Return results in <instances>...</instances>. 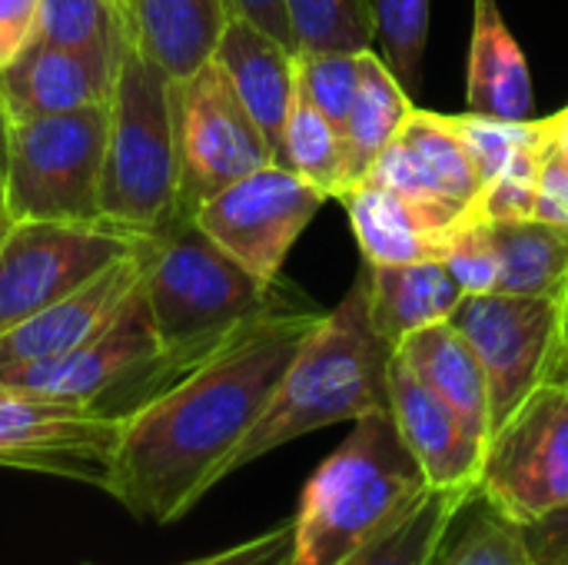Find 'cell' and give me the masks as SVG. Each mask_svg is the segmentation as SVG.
Instances as JSON below:
<instances>
[{
  "label": "cell",
  "instance_id": "d6a6232c",
  "mask_svg": "<svg viewBox=\"0 0 568 565\" xmlns=\"http://www.w3.org/2000/svg\"><path fill=\"white\" fill-rule=\"evenodd\" d=\"M296 87L336 130H343L359 90V50L296 53Z\"/></svg>",
  "mask_w": 568,
  "mask_h": 565
},
{
  "label": "cell",
  "instance_id": "f1b7e54d",
  "mask_svg": "<svg viewBox=\"0 0 568 565\" xmlns=\"http://www.w3.org/2000/svg\"><path fill=\"white\" fill-rule=\"evenodd\" d=\"M466 526L453 543H443L433 565H532L523 526L476 496L466 506Z\"/></svg>",
  "mask_w": 568,
  "mask_h": 565
},
{
  "label": "cell",
  "instance_id": "e575fe53",
  "mask_svg": "<svg viewBox=\"0 0 568 565\" xmlns=\"http://www.w3.org/2000/svg\"><path fill=\"white\" fill-rule=\"evenodd\" d=\"M443 263L449 266V273L456 276V283L463 286L466 296H483V293H496L499 286V256L489 236V223L469 216L459 233L453 236Z\"/></svg>",
  "mask_w": 568,
  "mask_h": 565
},
{
  "label": "cell",
  "instance_id": "7402d4cb",
  "mask_svg": "<svg viewBox=\"0 0 568 565\" xmlns=\"http://www.w3.org/2000/svg\"><path fill=\"white\" fill-rule=\"evenodd\" d=\"M396 356L466 423L483 446L489 443V383L476 350L449 320L406 336L396 346Z\"/></svg>",
  "mask_w": 568,
  "mask_h": 565
},
{
  "label": "cell",
  "instance_id": "4316f807",
  "mask_svg": "<svg viewBox=\"0 0 568 565\" xmlns=\"http://www.w3.org/2000/svg\"><path fill=\"white\" fill-rule=\"evenodd\" d=\"M276 163L303 176L310 186H316L326 200L346 193V157H343V137L339 130L310 103V97L296 87L283 140L276 150Z\"/></svg>",
  "mask_w": 568,
  "mask_h": 565
},
{
  "label": "cell",
  "instance_id": "ba28073f",
  "mask_svg": "<svg viewBox=\"0 0 568 565\" xmlns=\"http://www.w3.org/2000/svg\"><path fill=\"white\" fill-rule=\"evenodd\" d=\"M173 127L180 170L176 216H193L200 203L233 180L276 163L273 143L240 103L213 57L186 80H173Z\"/></svg>",
  "mask_w": 568,
  "mask_h": 565
},
{
  "label": "cell",
  "instance_id": "277c9868",
  "mask_svg": "<svg viewBox=\"0 0 568 565\" xmlns=\"http://www.w3.org/2000/svg\"><path fill=\"white\" fill-rule=\"evenodd\" d=\"M143 296L160 340L163 380H176L280 303L276 283L266 286L246 273L193 216H173L150 236Z\"/></svg>",
  "mask_w": 568,
  "mask_h": 565
},
{
  "label": "cell",
  "instance_id": "8d00e7d4",
  "mask_svg": "<svg viewBox=\"0 0 568 565\" xmlns=\"http://www.w3.org/2000/svg\"><path fill=\"white\" fill-rule=\"evenodd\" d=\"M290 556H293V519L280 523L233 549H223V553H213V556H203V559L186 565H290Z\"/></svg>",
  "mask_w": 568,
  "mask_h": 565
},
{
  "label": "cell",
  "instance_id": "b9f144b4",
  "mask_svg": "<svg viewBox=\"0 0 568 565\" xmlns=\"http://www.w3.org/2000/svg\"><path fill=\"white\" fill-rule=\"evenodd\" d=\"M549 380L568 386V346L559 350V356H556V363H552V370H549Z\"/></svg>",
  "mask_w": 568,
  "mask_h": 565
},
{
  "label": "cell",
  "instance_id": "7c38bea8",
  "mask_svg": "<svg viewBox=\"0 0 568 565\" xmlns=\"http://www.w3.org/2000/svg\"><path fill=\"white\" fill-rule=\"evenodd\" d=\"M120 440V413L67 403L0 380V466L63 476L103 490Z\"/></svg>",
  "mask_w": 568,
  "mask_h": 565
},
{
  "label": "cell",
  "instance_id": "9a60e30c",
  "mask_svg": "<svg viewBox=\"0 0 568 565\" xmlns=\"http://www.w3.org/2000/svg\"><path fill=\"white\" fill-rule=\"evenodd\" d=\"M150 236L133 253H126L123 260L110 263L100 276L83 283L80 290L0 330V370L60 356L87 343L97 330H103L116 316V310L130 300V293L143 283Z\"/></svg>",
  "mask_w": 568,
  "mask_h": 565
},
{
  "label": "cell",
  "instance_id": "484cf974",
  "mask_svg": "<svg viewBox=\"0 0 568 565\" xmlns=\"http://www.w3.org/2000/svg\"><path fill=\"white\" fill-rule=\"evenodd\" d=\"M479 493L429 490L403 519H396L389 529H383L336 565H433L463 509Z\"/></svg>",
  "mask_w": 568,
  "mask_h": 565
},
{
  "label": "cell",
  "instance_id": "3957f363",
  "mask_svg": "<svg viewBox=\"0 0 568 565\" xmlns=\"http://www.w3.org/2000/svg\"><path fill=\"white\" fill-rule=\"evenodd\" d=\"M429 483L406 450L393 413L376 410L310 476L293 516L290 565H336L403 519Z\"/></svg>",
  "mask_w": 568,
  "mask_h": 565
},
{
  "label": "cell",
  "instance_id": "60d3db41",
  "mask_svg": "<svg viewBox=\"0 0 568 565\" xmlns=\"http://www.w3.org/2000/svg\"><path fill=\"white\" fill-rule=\"evenodd\" d=\"M552 117H556V150L562 153V160L568 163V107L552 113Z\"/></svg>",
  "mask_w": 568,
  "mask_h": 565
},
{
  "label": "cell",
  "instance_id": "f35d334b",
  "mask_svg": "<svg viewBox=\"0 0 568 565\" xmlns=\"http://www.w3.org/2000/svg\"><path fill=\"white\" fill-rule=\"evenodd\" d=\"M523 536L532 565H568V506L532 526H523Z\"/></svg>",
  "mask_w": 568,
  "mask_h": 565
},
{
  "label": "cell",
  "instance_id": "e0dca14e",
  "mask_svg": "<svg viewBox=\"0 0 568 565\" xmlns=\"http://www.w3.org/2000/svg\"><path fill=\"white\" fill-rule=\"evenodd\" d=\"M116 47H60L33 40L10 67L0 70V117L103 107L113 87Z\"/></svg>",
  "mask_w": 568,
  "mask_h": 565
},
{
  "label": "cell",
  "instance_id": "d4e9b609",
  "mask_svg": "<svg viewBox=\"0 0 568 565\" xmlns=\"http://www.w3.org/2000/svg\"><path fill=\"white\" fill-rule=\"evenodd\" d=\"M499 256L496 293L513 296H556L568 286V230L546 220H499L489 223Z\"/></svg>",
  "mask_w": 568,
  "mask_h": 565
},
{
  "label": "cell",
  "instance_id": "4fadbf2b",
  "mask_svg": "<svg viewBox=\"0 0 568 565\" xmlns=\"http://www.w3.org/2000/svg\"><path fill=\"white\" fill-rule=\"evenodd\" d=\"M0 380L20 390H33L40 396L100 406V410L110 393H116L133 380L160 386L163 380L160 340L150 320L143 283L130 293V300L116 310V316L103 330H97L87 343L50 360L3 366Z\"/></svg>",
  "mask_w": 568,
  "mask_h": 565
},
{
  "label": "cell",
  "instance_id": "cb8c5ba5",
  "mask_svg": "<svg viewBox=\"0 0 568 565\" xmlns=\"http://www.w3.org/2000/svg\"><path fill=\"white\" fill-rule=\"evenodd\" d=\"M409 110L413 100L406 87L396 80V73L386 67V60L373 47L359 50V90L339 130L346 157V190L369 173V167L396 137Z\"/></svg>",
  "mask_w": 568,
  "mask_h": 565
},
{
  "label": "cell",
  "instance_id": "7bdbcfd3",
  "mask_svg": "<svg viewBox=\"0 0 568 565\" xmlns=\"http://www.w3.org/2000/svg\"><path fill=\"white\" fill-rule=\"evenodd\" d=\"M562 346H568V303H562Z\"/></svg>",
  "mask_w": 568,
  "mask_h": 565
},
{
  "label": "cell",
  "instance_id": "44dd1931",
  "mask_svg": "<svg viewBox=\"0 0 568 565\" xmlns=\"http://www.w3.org/2000/svg\"><path fill=\"white\" fill-rule=\"evenodd\" d=\"M230 10V0H126L123 23L170 80H186L213 57Z\"/></svg>",
  "mask_w": 568,
  "mask_h": 565
},
{
  "label": "cell",
  "instance_id": "ee69618b",
  "mask_svg": "<svg viewBox=\"0 0 568 565\" xmlns=\"http://www.w3.org/2000/svg\"><path fill=\"white\" fill-rule=\"evenodd\" d=\"M7 226H10V220H7V213H3V206H0V233H3Z\"/></svg>",
  "mask_w": 568,
  "mask_h": 565
},
{
  "label": "cell",
  "instance_id": "1f68e13d",
  "mask_svg": "<svg viewBox=\"0 0 568 565\" xmlns=\"http://www.w3.org/2000/svg\"><path fill=\"white\" fill-rule=\"evenodd\" d=\"M123 7L113 0H40L37 40L60 47H116Z\"/></svg>",
  "mask_w": 568,
  "mask_h": 565
},
{
  "label": "cell",
  "instance_id": "52a82bcc",
  "mask_svg": "<svg viewBox=\"0 0 568 565\" xmlns=\"http://www.w3.org/2000/svg\"><path fill=\"white\" fill-rule=\"evenodd\" d=\"M150 233L110 220H13L0 233V330L63 300Z\"/></svg>",
  "mask_w": 568,
  "mask_h": 565
},
{
  "label": "cell",
  "instance_id": "8992f818",
  "mask_svg": "<svg viewBox=\"0 0 568 565\" xmlns=\"http://www.w3.org/2000/svg\"><path fill=\"white\" fill-rule=\"evenodd\" d=\"M7 220H100L106 103L73 113L0 117Z\"/></svg>",
  "mask_w": 568,
  "mask_h": 565
},
{
  "label": "cell",
  "instance_id": "f546056e",
  "mask_svg": "<svg viewBox=\"0 0 568 565\" xmlns=\"http://www.w3.org/2000/svg\"><path fill=\"white\" fill-rule=\"evenodd\" d=\"M453 127L459 133V140L466 143L473 167L479 173V183L486 186L506 163L509 157H516L523 147L532 143H546L556 133V117L546 120H496V117H483V113H453Z\"/></svg>",
  "mask_w": 568,
  "mask_h": 565
},
{
  "label": "cell",
  "instance_id": "ffe728a7",
  "mask_svg": "<svg viewBox=\"0 0 568 565\" xmlns=\"http://www.w3.org/2000/svg\"><path fill=\"white\" fill-rule=\"evenodd\" d=\"M466 107L496 120H529L536 107L529 60L506 23L499 0H473Z\"/></svg>",
  "mask_w": 568,
  "mask_h": 565
},
{
  "label": "cell",
  "instance_id": "74e56055",
  "mask_svg": "<svg viewBox=\"0 0 568 565\" xmlns=\"http://www.w3.org/2000/svg\"><path fill=\"white\" fill-rule=\"evenodd\" d=\"M40 0H0V70L37 40Z\"/></svg>",
  "mask_w": 568,
  "mask_h": 565
},
{
  "label": "cell",
  "instance_id": "ab89813d",
  "mask_svg": "<svg viewBox=\"0 0 568 565\" xmlns=\"http://www.w3.org/2000/svg\"><path fill=\"white\" fill-rule=\"evenodd\" d=\"M230 7L236 13H243L246 20H253L260 30H266L270 37H276L280 43H286L296 53V40L290 30V17H286V3L283 0H230Z\"/></svg>",
  "mask_w": 568,
  "mask_h": 565
},
{
  "label": "cell",
  "instance_id": "7a4b0ae2",
  "mask_svg": "<svg viewBox=\"0 0 568 565\" xmlns=\"http://www.w3.org/2000/svg\"><path fill=\"white\" fill-rule=\"evenodd\" d=\"M389 346L369 316V266L356 273L346 296L320 316L283 373L270 406L223 466V480L266 453L336 423L389 410Z\"/></svg>",
  "mask_w": 568,
  "mask_h": 565
},
{
  "label": "cell",
  "instance_id": "d6986e66",
  "mask_svg": "<svg viewBox=\"0 0 568 565\" xmlns=\"http://www.w3.org/2000/svg\"><path fill=\"white\" fill-rule=\"evenodd\" d=\"M213 63L223 70L273 150H280L286 113L296 93V53L243 13L230 10L213 47Z\"/></svg>",
  "mask_w": 568,
  "mask_h": 565
},
{
  "label": "cell",
  "instance_id": "5b68a950",
  "mask_svg": "<svg viewBox=\"0 0 568 565\" xmlns=\"http://www.w3.org/2000/svg\"><path fill=\"white\" fill-rule=\"evenodd\" d=\"M176 183L173 80L123 23L106 100L100 216L136 233H160L176 216Z\"/></svg>",
  "mask_w": 568,
  "mask_h": 565
},
{
  "label": "cell",
  "instance_id": "603a6c76",
  "mask_svg": "<svg viewBox=\"0 0 568 565\" xmlns=\"http://www.w3.org/2000/svg\"><path fill=\"white\" fill-rule=\"evenodd\" d=\"M463 300L466 293L443 260L369 266V316L389 346L446 323Z\"/></svg>",
  "mask_w": 568,
  "mask_h": 565
},
{
  "label": "cell",
  "instance_id": "8fae6325",
  "mask_svg": "<svg viewBox=\"0 0 568 565\" xmlns=\"http://www.w3.org/2000/svg\"><path fill=\"white\" fill-rule=\"evenodd\" d=\"M326 196L283 163H266L196 206V226L260 283H280L283 263Z\"/></svg>",
  "mask_w": 568,
  "mask_h": 565
},
{
  "label": "cell",
  "instance_id": "83f0119b",
  "mask_svg": "<svg viewBox=\"0 0 568 565\" xmlns=\"http://www.w3.org/2000/svg\"><path fill=\"white\" fill-rule=\"evenodd\" d=\"M296 53L366 50L376 40L373 0H283Z\"/></svg>",
  "mask_w": 568,
  "mask_h": 565
},
{
  "label": "cell",
  "instance_id": "30bf717a",
  "mask_svg": "<svg viewBox=\"0 0 568 565\" xmlns=\"http://www.w3.org/2000/svg\"><path fill=\"white\" fill-rule=\"evenodd\" d=\"M449 323L469 340L483 363L489 383V423L496 430L549 380L562 350V300L513 293L466 296Z\"/></svg>",
  "mask_w": 568,
  "mask_h": 565
},
{
  "label": "cell",
  "instance_id": "2e32d148",
  "mask_svg": "<svg viewBox=\"0 0 568 565\" xmlns=\"http://www.w3.org/2000/svg\"><path fill=\"white\" fill-rule=\"evenodd\" d=\"M389 413L429 490L479 493L486 446L396 353L389 363Z\"/></svg>",
  "mask_w": 568,
  "mask_h": 565
},
{
  "label": "cell",
  "instance_id": "bcb514c9",
  "mask_svg": "<svg viewBox=\"0 0 568 565\" xmlns=\"http://www.w3.org/2000/svg\"><path fill=\"white\" fill-rule=\"evenodd\" d=\"M562 303H568V286H566V296H562Z\"/></svg>",
  "mask_w": 568,
  "mask_h": 565
},
{
  "label": "cell",
  "instance_id": "6da1fadb",
  "mask_svg": "<svg viewBox=\"0 0 568 565\" xmlns=\"http://www.w3.org/2000/svg\"><path fill=\"white\" fill-rule=\"evenodd\" d=\"M323 313L283 300L120 416L103 493L130 516L170 526L220 480L270 406L283 373Z\"/></svg>",
  "mask_w": 568,
  "mask_h": 565
},
{
  "label": "cell",
  "instance_id": "5bb4252c",
  "mask_svg": "<svg viewBox=\"0 0 568 565\" xmlns=\"http://www.w3.org/2000/svg\"><path fill=\"white\" fill-rule=\"evenodd\" d=\"M359 183L386 186L413 200L473 213L483 190L453 117L413 107ZM353 190V186H349Z\"/></svg>",
  "mask_w": 568,
  "mask_h": 565
},
{
  "label": "cell",
  "instance_id": "ac0fdd59",
  "mask_svg": "<svg viewBox=\"0 0 568 565\" xmlns=\"http://www.w3.org/2000/svg\"><path fill=\"white\" fill-rule=\"evenodd\" d=\"M339 200L349 213L363 263L369 266L443 260L459 226L473 216L373 183H356Z\"/></svg>",
  "mask_w": 568,
  "mask_h": 565
},
{
  "label": "cell",
  "instance_id": "7dc6e473",
  "mask_svg": "<svg viewBox=\"0 0 568 565\" xmlns=\"http://www.w3.org/2000/svg\"><path fill=\"white\" fill-rule=\"evenodd\" d=\"M80 565H93V563H80Z\"/></svg>",
  "mask_w": 568,
  "mask_h": 565
},
{
  "label": "cell",
  "instance_id": "836d02e7",
  "mask_svg": "<svg viewBox=\"0 0 568 565\" xmlns=\"http://www.w3.org/2000/svg\"><path fill=\"white\" fill-rule=\"evenodd\" d=\"M546 143H549V140H546ZM546 143L523 147L516 157H509V163L479 190L476 206H473V216H476V220L499 223V220H529V216H532L539 157H542Z\"/></svg>",
  "mask_w": 568,
  "mask_h": 565
},
{
  "label": "cell",
  "instance_id": "d590c367",
  "mask_svg": "<svg viewBox=\"0 0 568 565\" xmlns=\"http://www.w3.org/2000/svg\"><path fill=\"white\" fill-rule=\"evenodd\" d=\"M532 216L568 230V163L562 160V153L556 150V133H552V140L546 143V150L539 157Z\"/></svg>",
  "mask_w": 568,
  "mask_h": 565
},
{
  "label": "cell",
  "instance_id": "f6af8a7d",
  "mask_svg": "<svg viewBox=\"0 0 568 565\" xmlns=\"http://www.w3.org/2000/svg\"><path fill=\"white\" fill-rule=\"evenodd\" d=\"M113 3H116V7H126V0H113Z\"/></svg>",
  "mask_w": 568,
  "mask_h": 565
},
{
  "label": "cell",
  "instance_id": "9c48e42d",
  "mask_svg": "<svg viewBox=\"0 0 568 565\" xmlns=\"http://www.w3.org/2000/svg\"><path fill=\"white\" fill-rule=\"evenodd\" d=\"M479 496L516 526L568 506V386L546 380L486 443Z\"/></svg>",
  "mask_w": 568,
  "mask_h": 565
},
{
  "label": "cell",
  "instance_id": "4dcf8cb0",
  "mask_svg": "<svg viewBox=\"0 0 568 565\" xmlns=\"http://www.w3.org/2000/svg\"><path fill=\"white\" fill-rule=\"evenodd\" d=\"M376 40L383 43V60L406 87L416 93L423 87V60L429 40V0H373Z\"/></svg>",
  "mask_w": 568,
  "mask_h": 565
}]
</instances>
